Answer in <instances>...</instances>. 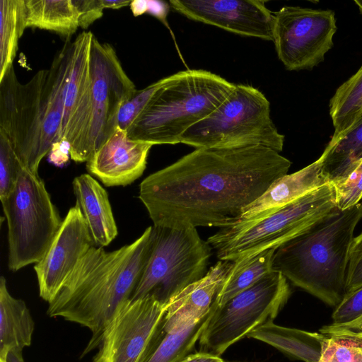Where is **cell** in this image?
Wrapping results in <instances>:
<instances>
[{"label": "cell", "instance_id": "obj_33", "mask_svg": "<svg viewBox=\"0 0 362 362\" xmlns=\"http://www.w3.org/2000/svg\"><path fill=\"white\" fill-rule=\"evenodd\" d=\"M362 316V286L345 294L332 315V324H346Z\"/></svg>", "mask_w": 362, "mask_h": 362}, {"label": "cell", "instance_id": "obj_42", "mask_svg": "<svg viewBox=\"0 0 362 362\" xmlns=\"http://www.w3.org/2000/svg\"><path fill=\"white\" fill-rule=\"evenodd\" d=\"M354 3L358 6V8L360 11V13L362 14V0H355Z\"/></svg>", "mask_w": 362, "mask_h": 362}, {"label": "cell", "instance_id": "obj_16", "mask_svg": "<svg viewBox=\"0 0 362 362\" xmlns=\"http://www.w3.org/2000/svg\"><path fill=\"white\" fill-rule=\"evenodd\" d=\"M95 245L79 206L69 209L43 258L34 266L40 296L49 303L88 251Z\"/></svg>", "mask_w": 362, "mask_h": 362}, {"label": "cell", "instance_id": "obj_8", "mask_svg": "<svg viewBox=\"0 0 362 362\" xmlns=\"http://www.w3.org/2000/svg\"><path fill=\"white\" fill-rule=\"evenodd\" d=\"M212 250L196 228L152 226L148 255L130 299L152 296L166 305L206 274Z\"/></svg>", "mask_w": 362, "mask_h": 362}, {"label": "cell", "instance_id": "obj_3", "mask_svg": "<svg viewBox=\"0 0 362 362\" xmlns=\"http://www.w3.org/2000/svg\"><path fill=\"white\" fill-rule=\"evenodd\" d=\"M66 40L50 67L21 83L11 65L0 80V133L25 168L38 174L42 158L61 143L64 98L71 65Z\"/></svg>", "mask_w": 362, "mask_h": 362}, {"label": "cell", "instance_id": "obj_34", "mask_svg": "<svg viewBox=\"0 0 362 362\" xmlns=\"http://www.w3.org/2000/svg\"><path fill=\"white\" fill-rule=\"evenodd\" d=\"M362 286V233L354 238L349 250L346 293Z\"/></svg>", "mask_w": 362, "mask_h": 362}, {"label": "cell", "instance_id": "obj_44", "mask_svg": "<svg viewBox=\"0 0 362 362\" xmlns=\"http://www.w3.org/2000/svg\"><path fill=\"white\" fill-rule=\"evenodd\" d=\"M361 115H362V111H361V114H360L359 117H360ZM356 120H357V119H356Z\"/></svg>", "mask_w": 362, "mask_h": 362}, {"label": "cell", "instance_id": "obj_20", "mask_svg": "<svg viewBox=\"0 0 362 362\" xmlns=\"http://www.w3.org/2000/svg\"><path fill=\"white\" fill-rule=\"evenodd\" d=\"M73 189L95 246L108 245L118 230L107 192L86 173L74 179Z\"/></svg>", "mask_w": 362, "mask_h": 362}, {"label": "cell", "instance_id": "obj_12", "mask_svg": "<svg viewBox=\"0 0 362 362\" xmlns=\"http://www.w3.org/2000/svg\"><path fill=\"white\" fill-rule=\"evenodd\" d=\"M336 31L330 9L285 6L273 13L272 41L288 71L310 70L323 62Z\"/></svg>", "mask_w": 362, "mask_h": 362}, {"label": "cell", "instance_id": "obj_23", "mask_svg": "<svg viewBox=\"0 0 362 362\" xmlns=\"http://www.w3.org/2000/svg\"><path fill=\"white\" fill-rule=\"evenodd\" d=\"M25 27L54 32L69 38L79 28L72 0H24Z\"/></svg>", "mask_w": 362, "mask_h": 362}, {"label": "cell", "instance_id": "obj_15", "mask_svg": "<svg viewBox=\"0 0 362 362\" xmlns=\"http://www.w3.org/2000/svg\"><path fill=\"white\" fill-rule=\"evenodd\" d=\"M186 18L245 37L272 41L273 12L262 0H170Z\"/></svg>", "mask_w": 362, "mask_h": 362}, {"label": "cell", "instance_id": "obj_18", "mask_svg": "<svg viewBox=\"0 0 362 362\" xmlns=\"http://www.w3.org/2000/svg\"><path fill=\"white\" fill-rule=\"evenodd\" d=\"M232 266L233 262L219 260L203 278L172 298L166 305L163 331L179 329L207 315Z\"/></svg>", "mask_w": 362, "mask_h": 362}, {"label": "cell", "instance_id": "obj_24", "mask_svg": "<svg viewBox=\"0 0 362 362\" xmlns=\"http://www.w3.org/2000/svg\"><path fill=\"white\" fill-rule=\"evenodd\" d=\"M276 250H267L248 258L233 262V266L217 295V306L224 305L272 272Z\"/></svg>", "mask_w": 362, "mask_h": 362}, {"label": "cell", "instance_id": "obj_32", "mask_svg": "<svg viewBox=\"0 0 362 362\" xmlns=\"http://www.w3.org/2000/svg\"><path fill=\"white\" fill-rule=\"evenodd\" d=\"M159 86V80L145 88L136 90L133 97L121 107L118 115V127L127 131L134 119L144 109Z\"/></svg>", "mask_w": 362, "mask_h": 362}, {"label": "cell", "instance_id": "obj_40", "mask_svg": "<svg viewBox=\"0 0 362 362\" xmlns=\"http://www.w3.org/2000/svg\"><path fill=\"white\" fill-rule=\"evenodd\" d=\"M131 1H126V0H101V3L104 7V8H113V9H118L130 5Z\"/></svg>", "mask_w": 362, "mask_h": 362}, {"label": "cell", "instance_id": "obj_10", "mask_svg": "<svg viewBox=\"0 0 362 362\" xmlns=\"http://www.w3.org/2000/svg\"><path fill=\"white\" fill-rule=\"evenodd\" d=\"M291 293L287 279L273 270L224 305L216 303L199 339L200 351L221 356L257 328L274 322Z\"/></svg>", "mask_w": 362, "mask_h": 362}, {"label": "cell", "instance_id": "obj_22", "mask_svg": "<svg viewBox=\"0 0 362 362\" xmlns=\"http://www.w3.org/2000/svg\"><path fill=\"white\" fill-rule=\"evenodd\" d=\"M247 337L266 343L291 358L304 362H317L326 336L270 322L257 328Z\"/></svg>", "mask_w": 362, "mask_h": 362}, {"label": "cell", "instance_id": "obj_36", "mask_svg": "<svg viewBox=\"0 0 362 362\" xmlns=\"http://www.w3.org/2000/svg\"><path fill=\"white\" fill-rule=\"evenodd\" d=\"M320 333L327 336H351L362 338V316L346 324H330L320 329Z\"/></svg>", "mask_w": 362, "mask_h": 362}, {"label": "cell", "instance_id": "obj_5", "mask_svg": "<svg viewBox=\"0 0 362 362\" xmlns=\"http://www.w3.org/2000/svg\"><path fill=\"white\" fill-rule=\"evenodd\" d=\"M235 85L202 69L182 71L161 78L127 129V135L153 146L181 143L182 135L217 108Z\"/></svg>", "mask_w": 362, "mask_h": 362}, {"label": "cell", "instance_id": "obj_43", "mask_svg": "<svg viewBox=\"0 0 362 362\" xmlns=\"http://www.w3.org/2000/svg\"><path fill=\"white\" fill-rule=\"evenodd\" d=\"M360 203H361V205L362 206V199H361Z\"/></svg>", "mask_w": 362, "mask_h": 362}, {"label": "cell", "instance_id": "obj_9", "mask_svg": "<svg viewBox=\"0 0 362 362\" xmlns=\"http://www.w3.org/2000/svg\"><path fill=\"white\" fill-rule=\"evenodd\" d=\"M0 200L8 226L9 269L37 264L63 222L44 182L24 167L14 188Z\"/></svg>", "mask_w": 362, "mask_h": 362}, {"label": "cell", "instance_id": "obj_21", "mask_svg": "<svg viewBox=\"0 0 362 362\" xmlns=\"http://www.w3.org/2000/svg\"><path fill=\"white\" fill-rule=\"evenodd\" d=\"M35 322L25 303L12 296L0 278V361L12 351H23L32 342Z\"/></svg>", "mask_w": 362, "mask_h": 362}, {"label": "cell", "instance_id": "obj_30", "mask_svg": "<svg viewBox=\"0 0 362 362\" xmlns=\"http://www.w3.org/2000/svg\"><path fill=\"white\" fill-rule=\"evenodd\" d=\"M337 206L345 209L360 203L362 199V158L343 177L332 183Z\"/></svg>", "mask_w": 362, "mask_h": 362}, {"label": "cell", "instance_id": "obj_13", "mask_svg": "<svg viewBox=\"0 0 362 362\" xmlns=\"http://www.w3.org/2000/svg\"><path fill=\"white\" fill-rule=\"evenodd\" d=\"M90 72L91 122L88 161L117 129L121 107L137 90L113 47L100 42L95 36L90 48Z\"/></svg>", "mask_w": 362, "mask_h": 362}, {"label": "cell", "instance_id": "obj_25", "mask_svg": "<svg viewBox=\"0 0 362 362\" xmlns=\"http://www.w3.org/2000/svg\"><path fill=\"white\" fill-rule=\"evenodd\" d=\"M323 168L331 183L343 177L362 158V115L337 139H331L322 153Z\"/></svg>", "mask_w": 362, "mask_h": 362}, {"label": "cell", "instance_id": "obj_4", "mask_svg": "<svg viewBox=\"0 0 362 362\" xmlns=\"http://www.w3.org/2000/svg\"><path fill=\"white\" fill-rule=\"evenodd\" d=\"M362 206L337 207L308 230L280 246L272 269L293 285L337 306L346 294L349 250Z\"/></svg>", "mask_w": 362, "mask_h": 362}, {"label": "cell", "instance_id": "obj_38", "mask_svg": "<svg viewBox=\"0 0 362 362\" xmlns=\"http://www.w3.org/2000/svg\"><path fill=\"white\" fill-rule=\"evenodd\" d=\"M180 362H225L224 360L218 356L209 353L204 351H198L190 354L185 359Z\"/></svg>", "mask_w": 362, "mask_h": 362}, {"label": "cell", "instance_id": "obj_6", "mask_svg": "<svg viewBox=\"0 0 362 362\" xmlns=\"http://www.w3.org/2000/svg\"><path fill=\"white\" fill-rule=\"evenodd\" d=\"M336 194L330 182L259 219L238 221L207 239L219 260L236 262L277 249L334 211Z\"/></svg>", "mask_w": 362, "mask_h": 362}, {"label": "cell", "instance_id": "obj_41", "mask_svg": "<svg viewBox=\"0 0 362 362\" xmlns=\"http://www.w3.org/2000/svg\"><path fill=\"white\" fill-rule=\"evenodd\" d=\"M4 362H25L23 358V351H10Z\"/></svg>", "mask_w": 362, "mask_h": 362}, {"label": "cell", "instance_id": "obj_17", "mask_svg": "<svg viewBox=\"0 0 362 362\" xmlns=\"http://www.w3.org/2000/svg\"><path fill=\"white\" fill-rule=\"evenodd\" d=\"M152 146L130 139L118 127L86 162L87 170L105 186L128 185L142 175Z\"/></svg>", "mask_w": 362, "mask_h": 362}, {"label": "cell", "instance_id": "obj_29", "mask_svg": "<svg viewBox=\"0 0 362 362\" xmlns=\"http://www.w3.org/2000/svg\"><path fill=\"white\" fill-rule=\"evenodd\" d=\"M317 362H362V338L326 336Z\"/></svg>", "mask_w": 362, "mask_h": 362}, {"label": "cell", "instance_id": "obj_28", "mask_svg": "<svg viewBox=\"0 0 362 362\" xmlns=\"http://www.w3.org/2000/svg\"><path fill=\"white\" fill-rule=\"evenodd\" d=\"M215 306L216 303L211 311L198 322L164 332L146 362H180L192 354Z\"/></svg>", "mask_w": 362, "mask_h": 362}, {"label": "cell", "instance_id": "obj_14", "mask_svg": "<svg viewBox=\"0 0 362 362\" xmlns=\"http://www.w3.org/2000/svg\"><path fill=\"white\" fill-rule=\"evenodd\" d=\"M93 36L90 31L82 32L70 45V74L65 93L61 139L69 144L70 158L76 163L88 161L91 122L90 48Z\"/></svg>", "mask_w": 362, "mask_h": 362}, {"label": "cell", "instance_id": "obj_1", "mask_svg": "<svg viewBox=\"0 0 362 362\" xmlns=\"http://www.w3.org/2000/svg\"><path fill=\"white\" fill-rule=\"evenodd\" d=\"M291 165L263 146L196 148L146 177L139 198L154 226L226 228Z\"/></svg>", "mask_w": 362, "mask_h": 362}, {"label": "cell", "instance_id": "obj_31", "mask_svg": "<svg viewBox=\"0 0 362 362\" xmlns=\"http://www.w3.org/2000/svg\"><path fill=\"white\" fill-rule=\"evenodd\" d=\"M23 168L8 139L0 133V199L14 188Z\"/></svg>", "mask_w": 362, "mask_h": 362}, {"label": "cell", "instance_id": "obj_35", "mask_svg": "<svg viewBox=\"0 0 362 362\" xmlns=\"http://www.w3.org/2000/svg\"><path fill=\"white\" fill-rule=\"evenodd\" d=\"M78 12V25L87 29L103 15L105 9L101 0H72Z\"/></svg>", "mask_w": 362, "mask_h": 362}, {"label": "cell", "instance_id": "obj_37", "mask_svg": "<svg viewBox=\"0 0 362 362\" xmlns=\"http://www.w3.org/2000/svg\"><path fill=\"white\" fill-rule=\"evenodd\" d=\"M166 3L160 1H147L146 12L160 19L163 23H166L165 18L168 7Z\"/></svg>", "mask_w": 362, "mask_h": 362}, {"label": "cell", "instance_id": "obj_26", "mask_svg": "<svg viewBox=\"0 0 362 362\" xmlns=\"http://www.w3.org/2000/svg\"><path fill=\"white\" fill-rule=\"evenodd\" d=\"M362 111V66L343 83L329 101V115L334 128L331 139H337L356 121Z\"/></svg>", "mask_w": 362, "mask_h": 362}, {"label": "cell", "instance_id": "obj_27", "mask_svg": "<svg viewBox=\"0 0 362 362\" xmlns=\"http://www.w3.org/2000/svg\"><path fill=\"white\" fill-rule=\"evenodd\" d=\"M25 29L24 0H1L0 80L13 65L18 40Z\"/></svg>", "mask_w": 362, "mask_h": 362}, {"label": "cell", "instance_id": "obj_19", "mask_svg": "<svg viewBox=\"0 0 362 362\" xmlns=\"http://www.w3.org/2000/svg\"><path fill=\"white\" fill-rule=\"evenodd\" d=\"M328 183L330 181L324 171L321 155L301 170L276 180L260 197L245 208L238 221L259 219Z\"/></svg>", "mask_w": 362, "mask_h": 362}, {"label": "cell", "instance_id": "obj_7", "mask_svg": "<svg viewBox=\"0 0 362 362\" xmlns=\"http://www.w3.org/2000/svg\"><path fill=\"white\" fill-rule=\"evenodd\" d=\"M284 138L264 94L250 85L235 84L217 108L182 135L181 143L195 148L263 146L280 153Z\"/></svg>", "mask_w": 362, "mask_h": 362}, {"label": "cell", "instance_id": "obj_39", "mask_svg": "<svg viewBox=\"0 0 362 362\" xmlns=\"http://www.w3.org/2000/svg\"><path fill=\"white\" fill-rule=\"evenodd\" d=\"M130 8L135 16H140L144 13H146L147 9V1L144 0H136L132 1Z\"/></svg>", "mask_w": 362, "mask_h": 362}, {"label": "cell", "instance_id": "obj_2", "mask_svg": "<svg viewBox=\"0 0 362 362\" xmlns=\"http://www.w3.org/2000/svg\"><path fill=\"white\" fill-rule=\"evenodd\" d=\"M152 226L132 243L107 252L93 246L48 303L51 317L87 327L92 337L82 356L99 347L118 308L130 299L146 264Z\"/></svg>", "mask_w": 362, "mask_h": 362}, {"label": "cell", "instance_id": "obj_11", "mask_svg": "<svg viewBox=\"0 0 362 362\" xmlns=\"http://www.w3.org/2000/svg\"><path fill=\"white\" fill-rule=\"evenodd\" d=\"M166 305L152 296L129 299L106 326L93 362H146L163 334Z\"/></svg>", "mask_w": 362, "mask_h": 362}, {"label": "cell", "instance_id": "obj_45", "mask_svg": "<svg viewBox=\"0 0 362 362\" xmlns=\"http://www.w3.org/2000/svg\"><path fill=\"white\" fill-rule=\"evenodd\" d=\"M0 362H4V361H0Z\"/></svg>", "mask_w": 362, "mask_h": 362}]
</instances>
